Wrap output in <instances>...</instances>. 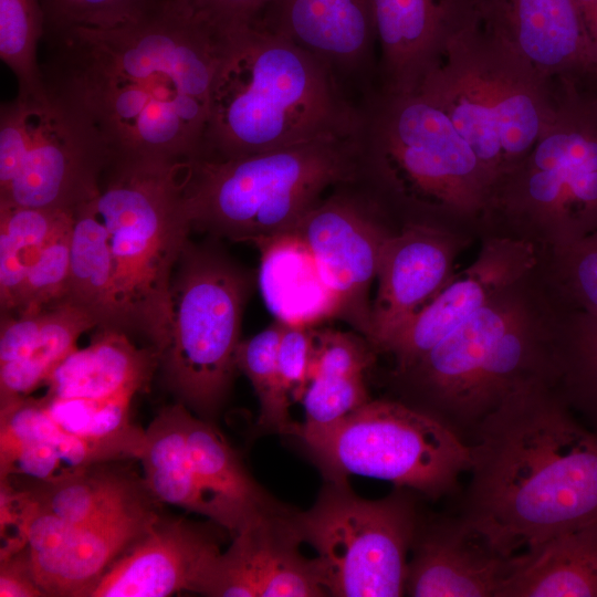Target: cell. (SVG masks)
I'll list each match as a JSON object with an SVG mask.
<instances>
[{"label":"cell","mask_w":597,"mask_h":597,"mask_svg":"<svg viewBox=\"0 0 597 597\" xmlns=\"http://www.w3.org/2000/svg\"><path fill=\"white\" fill-rule=\"evenodd\" d=\"M360 174V134L235 158H195L187 161L184 202L192 228L253 243L293 231L328 188Z\"/></svg>","instance_id":"cell-7"},{"label":"cell","mask_w":597,"mask_h":597,"mask_svg":"<svg viewBox=\"0 0 597 597\" xmlns=\"http://www.w3.org/2000/svg\"><path fill=\"white\" fill-rule=\"evenodd\" d=\"M380 199L335 193L322 199L293 230L307 244L342 303V315L364 336L370 325L369 290L384 245L399 227Z\"/></svg>","instance_id":"cell-14"},{"label":"cell","mask_w":597,"mask_h":597,"mask_svg":"<svg viewBox=\"0 0 597 597\" xmlns=\"http://www.w3.org/2000/svg\"><path fill=\"white\" fill-rule=\"evenodd\" d=\"M75 526L38 504L28 526L27 547L32 553L50 551L61 545Z\"/></svg>","instance_id":"cell-45"},{"label":"cell","mask_w":597,"mask_h":597,"mask_svg":"<svg viewBox=\"0 0 597 597\" xmlns=\"http://www.w3.org/2000/svg\"><path fill=\"white\" fill-rule=\"evenodd\" d=\"M290 514H263L232 536V562L254 597L327 596L316 558L300 552Z\"/></svg>","instance_id":"cell-23"},{"label":"cell","mask_w":597,"mask_h":597,"mask_svg":"<svg viewBox=\"0 0 597 597\" xmlns=\"http://www.w3.org/2000/svg\"><path fill=\"white\" fill-rule=\"evenodd\" d=\"M302 542L316 552L327 595H405L409 554L419 525L415 504L398 490L379 500L328 482L314 505L290 514Z\"/></svg>","instance_id":"cell-12"},{"label":"cell","mask_w":597,"mask_h":597,"mask_svg":"<svg viewBox=\"0 0 597 597\" xmlns=\"http://www.w3.org/2000/svg\"><path fill=\"white\" fill-rule=\"evenodd\" d=\"M185 409L181 402L163 408L145 430L138 458L145 486L158 501L207 516L233 536L231 517L203 486L192 465L184 427Z\"/></svg>","instance_id":"cell-26"},{"label":"cell","mask_w":597,"mask_h":597,"mask_svg":"<svg viewBox=\"0 0 597 597\" xmlns=\"http://www.w3.org/2000/svg\"><path fill=\"white\" fill-rule=\"evenodd\" d=\"M541 273L564 308L597 315V230L570 245L543 252Z\"/></svg>","instance_id":"cell-36"},{"label":"cell","mask_w":597,"mask_h":597,"mask_svg":"<svg viewBox=\"0 0 597 597\" xmlns=\"http://www.w3.org/2000/svg\"><path fill=\"white\" fill-rule=\"evenodd\" d=\"M476 239L443 226L405 222L386 241L371 301L369 345L381 352L455 272L461 253Z\"/></svg>","instance_id":"cell-16"},{"label":"cell","mask_w":597,"mask_h":597,"mask_svg":"<svg viewBox=\"0 0 597 597\" xmlns=\"http://www.w3.org/2000/svg\"><path fill=\"white\" fill-rule=\"evenodd\" d=\"M158 365L154 347L137 348L126 332L100 328L84 348L66 356L45 380L52 399L106 400L135 395Z\"/></svg>","instance_id":"cell-25"},{"label":"cell","mask_w":597,"mask_h":597,"mask_svg":"<svg viewBox=\"0 0 597 597\" xmlns=\"http://www.w3.org/2000/svg\"><path fill=\"white\" fill-rule=\"evenodd\" d=\"M553 389L597 432V315L564 308Z\"/></svg>","instance_id":"cell-31"},{"label":"cell","mask_w":597,"mask_h":597,"mask_svg":"<svg viewBox=\"0 0 597 597\" xmlns=\"http://www.w3.org/2000/svg\"><path fill=\"white\" fill-rule=\"evenodd\" d=\"M184 427L195 471L231 517L234 535L260 515L284 510L251 478L235 451L209 420L192 416L186 407Z\"/></svg>","instance_id":"cell-28"},{"label":"cell","mask_w":597,"mask_h":597,"mask_svg":"<svg viewBox=\"0 0 597 597\" xmlns=\"http://www.w3.org/2000/svg\"><path fill=\"white\" fill-rule=\"evenodd\" d=\"M67 302L86 312L100 328L127 333L117 298L107 231L91 198L72 211Z\"/></svg>","instance_id":"cell-29"},{"label":"cell","mask_w":597,"mask_h":597,"mask_svg":"<svg viewBox=\"0 0 597 597\" xmlns=\"http://www.w3.org/2000/svg\"><path fill=\"white\" fill-rule=\"evenodd\" d=\"M542 256L537 247L525 241L493 235L480 239L471 264L455 271L381 350L394 358V375L412 367L496 294L536 270Z\"/></svg>","instance_id":"cell-15"},{"label":"cell","mask_w":597,"mask_h":597,"mask_svg":"<svg viewBox=\"0 0 597 597\" xmlns=\"http://www.w3.org/2000/svg\"><path fill=\"white\" fill-rule=\"evenodd\" d=\"M43 86L111 157L200 155L222 35L161 0L142 15L43 38Z\"/></svg>","instance_id":"cell-1"},{"label":"cell","mask_w":597,"mask_h":597,"mask_svg":"<svg viewBox=\"0 0 597 597\" xmlns=\"http://www.w3.org/2000/svg\"><path fill=\"white\" fill-rule=\"evenodd\" d=\"M597 230V84L556 83L554 115L528 154L493 186L484 237L542 252Z\"/></svg>","instance_id":"cell-8"},{"label":"cell","mask_w":597,"mask_h":597,"mask_svg":"<svg viewBox=\"0 0 597 597\" xmlns=\"http://www.w3.org/2000/svg\"><path fill=\"white\" fill-rule=\"evenodd\" d=\"M1 597H39L46 596L33 578L28 548L1 561L0 567Z\"/></svg>","instance_id":"cell-46"},{"label":"cell","mask_w":597,"mask_h":597,"mask_svg":"<svg viewBox=\"0 0 597 597\" xmlns=\"http://www.w3.org/2000/svg\"><path fill=\"white\" fill-rule=\"evenodd\" d=\"M218 538L185 519L161 520L118 558L88 597H165L203 593L221 554Z\"/></svg>","instance_id":"cell-18"},{"label":"cell","mask_w":597,"mask_h":597,"mask_svg":"<svg viewBox=\"0 0 597 597\" xmlns=\"http://www.w3.org/2000/svg\"><path fill=\"white\" fill-rule=\"evenodd\" d=\"M134 396L123 395L106 400L52 399L44 396L42 400L53 419L65 430L121 447L138 460L145 430L134 426L129 419Z\"/></svg>","instance_id":"cell-34"},{"label":"cell","mask_w":597,"mask_h":597,"mask_svg":"<svg viewBox=\"0 0 597 597\" xmlns=\"http://www.w3.org/2000/svg\"><path fill=\"white\" fill-rule=\"evenodd\" d=\"M419 88L448 115L493 186L528 154L556 106V83L488 31L474 2L471 17Z\"/></svg>","instance_id":"cell-9"},{"label":"cell","mask_w":597,"mask_h":597,"mask_svg":"<svg viewBox=\"0 0 597 597\" xmlns=\"http://www.w3.org/2000/svg\"><path fill=\"white\" fill-rule=\"evenodd\" d=\"M315 327L284 326L277 348V366L286 394L300 400L308 384Z\"/></svg>","instance_id":"cell-43"},{"label":"cell","mask_w":597,"mask_h":597,"mask_svg":"<svg viewBox=\"0 0 597 597\" xmlns=\"http://www.w3.org/2000/svg\"><path fill=\"white\" fill-rule=\"evenodd\" d=\"M342 77L367 78L377 32L373 0H274L260 21Z\"/></svg>","instance_id":"cell-21"},{"label":"cell","mask_w":597,"mask_h":597,"mask_svg":"<svg viewBox=\"0 0 597 597\" xmlns=\"http://www.w3.org/2000/svg\"><path fill=\"white\" fill-rule=\"evenodd\" d=\"M111 156L61 102L20 94L0 108V205L73 211Z\"/></svg>","instance_id":"cell-13"},{"label":"cell","mask_w":597,"mask_h":597,"mask_svg":"<svg viewBox=\"0 0 597 597\" xmlns=\"http://www.w3.org/2000/svg\"><path fill=\"white\" fill-rule=\"evenodd\" d=\"M284 326L275 320L256 335L241 341L235 362L237 368L248 377L258 397V426L292 434L295 426L290 418L292 399L283 387L277 366V348Z\"/></svg>","instance_id":"cell-33"},{"label":"cell","mask_w":597,"mask_h":597,"mask_svg":"<svg viewBox=\"0 0 597 597\" xmlns=\"http://www.w3.org/2000/svg\"><path fill=\"white\" fill-rule=\"evenodd\" d=\"M373 360L359 337L336 329H315L308 380L318 375L364 374Z\"/></svg>","instance_id":"cell-41"},{"label":"cell","mask_w":597,"mask_h":597,"mask_svg":"<svg viewBox=\"0 0 597 597\" xmlns=\"http://www.w3.org/2000/svg\"><path fill=\"white\" fill-rule=\"evenodd\" d=\"M380 49L377 88L417 91L473 12V0H373Z\"/></svg>","instance_id":"cell-20"},{"label":"cell","mask_w":597,"mask_h":597,"mask_svg":"<svg viewBox=\"0 0 597 597\" xmlns=\"http://www.w3.org/2000/svg\"><path fill=\"white\" fill-rule=\"evenodd\" d=\"M362 112V175L402 224L430 222L480 240L492 179L448 115L420 88H375Z\"/></svg>","instance_id":"cell-5"},{"label":"cell","mask_w":597,"mask_h":597,"mask_svg":"<svg viewBox=\"0 0 597 597\" xmlns=\"http://www.w3.org/2000/svg\"><path fill=\"white\" fill-rule=\"evenodd\" d=\"M95 326L96 322L86 312L67 302L49 307L31 353L23 359L0 365V407L29 397L77 348L78 337Z\"/></svg>","instance_id":"cell-30"},{"label":"cell","mask_w":597,"mask_h":597,"mask_svg":"<svg viewBox=\"0 0 597 597\" xmlns=\"http://www.w3.org/2000/svg\"><path fill=\"white\" fill-rule=\"evenodd\" d=\"M292 434L335 483L362 475L438 499L451 493L472 464L471 446L461 434L399 400H369L331 427Z\"/></svg>","instance_id":"cell-10"},{"label":"cell","mask_w":597,"mask_h":597,"mask_svg":"<svg viewBox=\"0 0 597 597\" xmlns=\"http://www.w3.org/2000/svg\"><path fill=\"white\" fill-rule=\"evenodd\" d=\"M470 438L458 516L501 555L597 521V432L552 386L510 396Z\"/></svg>","instance_id":"cell-2"},{"label":"cell","mask_w":597,"mask_h":597,"mask_svg":"<svg viewBox=\"0 0 597 597\" xmlns=\"http://www.w3.org/2000/svg\"><path fill=\"white\" fill-rule=\"evenodd\" d=\"M157 517L139 502L76 525L61 545L50 551L32 553L28 549L34 580L46 596H87L119 555L132 547Z\"/></svg>","instance_id":"cell-22"},{"label":"cell","mask_w":597,"mask_h":597,"mask_svg":"<svg viewBox=\"0 0 597 597\" xmlns=\"http://www.w3.org/2000/svg\"><path fill=\"white\" fill-rule=\"evenodd\" d=\"M73 221L71 211L0 205V265L24 271Z\"/></svg>","instance_id":"cell-37"},{"label":"cell","mask_w":597,"mask_h":597,"mask_svg":"<svg viewBox=\"0 0 597 597\" xmlns=\"http://www.w3.org/2000/svg\"><path fill=\"white\" fill-rule=\"evenodd\" d=\"M161 0H41L44 34L108 28L133 20Z\"/></svg>","instance_id":"cell-39"},{"label":"cell","mask_w":597,"mask_h":597,"mask_svg":"<svg viewBox=\"0 0 597 597\" xmlns=\"http://www.w3.org/2000/svg\"><path fill=\"white\" fill-rule=\"evenodd\" d=\"M564 307L536 270L496 294L412 367L394 375L406 401L465 439L504 400L553 387Z\"/></svg>","instance_id":"cell-4"},{"label":"cell","mask_w":597,"mask_h":597,"mask_svg":"<svg viewBox=\"0 0 597 597\" xmlns=\"http://www.w3.org/2000/svg\"><path fill=\"white\" fill-rule=\"evenodd\" d=\"M369 400L364 374L314 376L301 399L305 420L294 429L311 431L331 427Z\"/></svg>","instance_id":"cell-38"},{"label":"cell","mask_w":597,"mask_h":597,"mask_svg":"<svg viewBox=\"0 0 597 597\" xmlns=\"http://www.w3.org/2000/svg\"><path fill=\"white\" fill-rule=\"evenodd\" d=\"M71 233L72 224L51 240L31 263L15 314L39 313L64 301L70 275Z\"/></svg>","instance_id":"cell-40"},{"label":"cell","mask_w":597,"mask_h":597,"mask_svg":"<svg viewBox=\"0 0 597 597\" xmlns=\"http://www.w3.org/2000/svg\"><path fill=\"white\" fill-rule=\"evenodd\" d=\"M334 71L261 22L222 35L209 118L197 158H235L327 137L358 136Z\"/></svg>","instance_id":"cell-3"},{"label":"cell","mask_w":597,"mask_h":597,"mask_svg":"<svg viewBox=\"0 0 597 597\" xmlns=\"http://www.w3.org/2000/svg\"><path fill=\"white\" fill-rule=\"evenodd\" d=\"M187 161L111 157L91 197L113 258L127 332L159 354L169 341L170 287L192 224L184 202Z\"/></svg>","instance_id":"cell-6"},{"label":"cell","mask_w":597,"mask_h":597,"mask_svg":"<svg viewBox=\"0 0 597 597\" xmlns=\"http://www.w3.org/2000/svg\"><path fill=\"white\" fill-rule=\"evenodd\" d=\"M180 10L222 35L260 22L274 0H171Z\"/></svg>","instance_id":"cell-42"},{"label":"cell","mask_w":597,"mask_h":597,"mask_svg":"<svg viewBox=\"0 0 597 597\" xmlns=\"http://www.w3.org/2000/svg\"><path fill=\"white\" fill-rule=\"evenodd\" d=\"M479 22L552 83L597 84V66L574 0H473Z\"/></svg>","instance_id":"cell-17"},{"label":"cell","mask_w":597,"mask_h":597,"mask_svg":"<svg viewBox=\"0 0 597 597\" xmlns=\"http://www.w3.org/2000/svg\"><path fill=\"white\" fill-rule=\"evenodd\" d=\"M260 251L258 282L276 321L314 327L342 315V303L304 240L284 232L253 242Z\"/></svg>","instance_id":"cell-24"},{"label":"cell","mask_w":597,"mask_h":597,"mask_svg":"<svg viewBox=\"0 0 597 597\" xmlns=\"http://www.w3.org/2000/svg\"><path fill=\"white\" fill-rule=\"evenodd\" d=\"M76 470L54 482H42V491L31 493L38 504L75 525L124 511L140 502L135 486L119 475Z\"/></svg>","instance_id":"cell-32"},{"label":"cell","mask_w":597,"mask_h":597,"mask_svg":"<svg viewBox=\"0 0 597 597\" xmlns=\"http://www.w3.org/2000/svg\"><path fill=\"white\" fill-rule=\"evenodd\" d=\"M46 310L1 315L0 365L23 359L31 353L42 331Z\"/></svg>","instance_id":"cell-44"},{"label":"cell","mask_w":597,"mask_h":597,"mask_svg":"<svg viewBox=\"0 0 597 597\" xmlns=\"http://www.w3.org/2000/svg\"><path fill=\"white\" fill-rule=\"evenodd\" d=\"M250 276L224 254L187 242L170 287V329L158 365L179 402L209 420L237 368Z\"/></svg>","instance_id":"cell-11"},{"label":"cell","mask_w":597,"mask_h":597,"mask_svg":"<svg viewBox=\"0 0 597 597\" xmlns=\"http://www.w3.org/2000/svg\"><path fill=\"white\" fill-rule=\"evenodd\" d=\"M584 22L597 66V0H574Z\"/></svg>","instance_id":"cell-47"},{"label":"cell","mask_w":597,"mask_h":597,"mask_svg":"<svg viewBox=\"0 0 597 597\" xmlns=\"http://www.w3.org/2000/svg\"><path fill=\"white\" fill-rule=\"evenodd\" d=\"M499 597H597V521L515 555Z\"/></svg>","instance_id":"cell-27"},{"label":"cell","mask_w":597,"mask_h":597,"mask_svg":"<svg viewBox=\"0 0 597 597\" xmlns=\"http://www.w3.org/2000/svg\"><path fill=\"white\" fill-rule=\"evenodd\" d=\"M410 554L405 594L413 597H499L515 564L459 516L419 523Z\"/></svg>","instance_id":"cell-19"},{"label":"cell","mask_w":597,"mask_h":597,"mask_svg":"<svg viewBox=\"0 0 597 597\" xmlns=\"http://www.w3.org/2000/svg\"><path fill=\"white\" fill-rule=\"evenodd\" d=\"M43 34L41 0H0V57L15 75L20 94L45 93L38 57Z\"/></svg>","instance_id":"cell-35"}]
</instances>
